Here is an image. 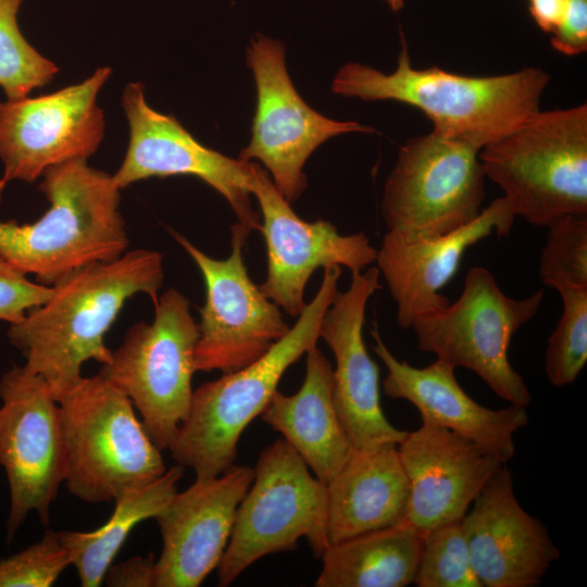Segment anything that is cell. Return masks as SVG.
I'll list each match as a JSON object with an SVG mask.
<instances>
[{
	"instance_id": "obj_1",
	"label": "cell",
	"mask_w": 587,
	"mask_h": 587,
	"mask_svg": "<svg viewBox=\"0 0 587 587\" xmlns=\"http://www.w3.org/2000/svg\"><path fill=\"white\" fill-rule=\"evenodd\" d=\"M163 279V255L155 250L135 249L91 263L51 286L50 298L11 324L8 338L59 401L83 378L85 362L111 361L104 336L126 301L146 294L154 304Z\"/></svg>"
},
{
	"instance_id": "obj_2",
	"label": "cell",
	"mask_w": 587,
	"mask_h": 587,
	"mask_svg": "<svg viewBox=\"0 0 587 587\" xmlns=\"http://www.w3.org/2000/svg\"><path fill=\"white\" fill-rule=\"evenodd\" d=\"M549 83L550 75L536 66L490 76L462 75L437 66L415 68L402 36L394 72L347 63L335 75L332 92L414 107L432 122V130L482 149L538 112Z\"/></svg>"
},
{
	"instance_id": "obj_3",
	"label": "cell",
	"mask_w": 587,
	"mask_h": 587,
	"mask_svg": "<svg viewBox=\"0 0 587 587\" xmlns=\"http://www.w3.org/2000/svg\"><path fill=\"white\" fill-rule=\"evenodd\" d=\"M39 189L50 203L33 223L0 220V255L37 283L53 286L72 272L112 261L129 246L113 177L85 160L52 166Z\"/></svg>"
},
{
	"instance_id": "obj_4",
	"label": "cell",
	"mask_w": 587,
	"mask_h": 587,
	"mask_svg": "<svg viewBox=\"0 0 587 587\" xmlns=\"http://www.w3.org/2000/svg\"><path fill=\"white\" fill-rule=\"evenodd\" d=\"M340 276V266L324 268L316 295L285 336L254 362L193 391L188 413L167 449L178 465L195 472L196 479L216 477L235 464L246 427L262 414L288 367L317 345Z\"/></svg>"
},
{
	"instance_id": "obj_5",
	"label": "cell",
	"mask_w": 587,
	"mask_h": 587,
	"mask_svg": "<svg viewBox=\"0 0 587 587\" xmlns=\"http://www.w3.org/2000/svg\"><path fill=\"white\" fill-rule=\"evenodd\" d=\"M479 160L513 214L529 224L587 214V104L539 110L483 147Z\"/></svg>"
},
{
	"instance_id": "obj_6",
	"label": "cell",
	"mask_w": 587,
	"mask_h": 587,
	"mask_svg": "<svg viewBox=\"0 0 587 587\" xmlns=\"http://www.w3.org/2000/svg\"><path fill=\"white\" fill-rule=\"evenodd\" d=\"M58 402L73 496L88 503L114 501L166 471L130 399L99 373L83 377Z\"/></svg>"
},
{
	"instance_id": "obj_7",
	"label": "cell",
	"mask_w": 587,
	"mask_h": 587,
	"mask_svg": "<svg viewBox=\"0 0 587 587\" xmlns=\"http://www.w3.org/2000/svg\"><path fill=\"white\" fill-rule=\"evenodd\" d=\"M253 471L217 566L221 587L261 558L296 549L302 537L316 558L329 545L326 486L284 439L260 452Z\"/></svg>"
},
{
	"instance_id": "obj_8",
	"label": "cell",
	"mask_w": 587,
	"mask_h": 587,
	"mask_svg": "<svg viewBox=\"0 0 587 587\" xmlns=\"http://www.w3.org/2000/svg\"><path fill=\"white\" fill-rule=\"evenodd\" d=\"M542 299V289L524 299L508 297L489 270L473 266L460 297L416 319L411 328L420 350L454 369L471 370L502 400L526 408L532 396L511 365L508 349L513 335L537 314Z\"/></svg>"
},
{
	"instance_id": "obj_9",
	"label": "cell",
	"mask_w": 587,
	"mask_h": 587,
	"mask_svg": "<svg viewBox=\"0 0 587 587\" xmlns=\"http://www.w3.org/2000/svg\"><path fill=\"white\" fill-rule=\"evenodd\" d=\"M154 308L152 323L133 325L99 374L130 399L163 450L189 410L199 327L190 301L176 289L159 296Z\"/></svg>"
},
{
	"instance_id": "obj_10",
	"label": "cell",
	"mask_w": 587,
	"mask_h": 587,
	"mask_svg": "<svg viewBox=\"0 0 587 587\" xmlns=\"http://www.w3.org/2000/svg\"><path fill=\"white\" fill-rule=\"evenodd\" d=\"M479 151L434 130L407 140L384 186L380 211L388 232L428 238L474 221L486 195Z\"/></svg>"
},
{
	"instance_id": "obj_11",
	"label": "cell",
	"mask_w": 587,
	"mask_h": 587,
	"mask_svg": "<svg viewBox=\"0 0 587 587\" xmlns=\"http://www.w3.org/2000/svg\"><path fill=\"white\" fill-rule=\"evenodd\" d=\"M0 466L7 474L11 541L35 511L42 525L66 477V452L59 402L46 380L25 364L0 378Z\"/></svg>"
},
{
	"instance_id": "obj_12",
	"label": "cell",
	"mask_w": 587,
	"mask_h": 587,
	"mask_svg": "<svg viewBox=\"0 0 587 587\" xmlns=\"http://www.w3.org/2000/svg\"><path fill=\"white\" fill-rule=\"evenodd\" d=\"M232 251L226 259L205 254L186 237L171 230L202 274L205 301L199 308L196 371H237L266 353L289 330L279 307L248 275L243 247L250 235L232 225Z\"/></svg>"
},
{
	"instance_id": "obj_13",
	"label": "cell",
	"mask_w": 587,
	"mask_h": 587,
	"mask_svg": "<svg viewBox=\"0 0 587 587\" xmlns=\"http://www.w3.org/2000/svg\"><path fill=\"white\" fill-rule=\"evenodd\" d=\"M247 64L257 86V108L243 161L259 160L282 193L295 202L307 187L303 166L327 139L348 133H373L370 126L326 117L300 97L287 72L285 47L258 34L247 49Z\"/></svg>"
},
{
	"instance_id": "obj_14",
	"label": "cell",
	"mask_w": 587,
	"mask_h": 587,
	"mask_svg": "<svg viewBox=\"0 0 587 587\" xmlns=\"http://www.w3.org/2000/svg\"><path fill=\"white\" fill-rule=\"evenodd\" d=\"M111 68L52 93L0 101V197L12 180L35 182L55 165L87 160L104 135L97 96Z\"/></svg>"
},
{
	"instance_id": "obj_15",
	"label": "cell",
	"mask_w": 587,
	"mask_h": 587,
	"mask_svg": "<svg viewBox=\"0 0 587 587\" xmlns=\"http://www.w3.org/2000/svg\"><path fill=\"white\" fill-rule=\"evenodd\" d=\"M122 104L130 133L123 163L112 175L120 189L150 177L195 176L227 200L247 232L259 230L250 201L252 161L232 159L199 142L173 115L149 107L140 83L125 87Z\"/></svg>"
},
{
	"instance_id": "obj_16",
	"label": "cell",
	"mask_w": 587,
	"mask_h": 587,
	"mask_svg": "<svg viewBox=\"0 0 587 587\" xmlns=\"http://www.w3.org/2000/svg\"><path fill=\"white\" fill-rule=\"evenodd\" d=\"M250 191L257 198L267 255L263 294L291 316L304 307V290L315 270L346 266L363 271L375 262L377 250L363 233L341 235L328 221L307 222L291 209L270 174L251 162Z\"/></svg>"
},
{
	"instance_id": "obj_17",
	"label": "cell",
	"mask_w": 587,
	"mask_h": 587,
	"mask_svg": "<svg viewBox=\"0 0 587 587\" xmlns=\"http://www.w3.org/2000/svg\"><path fill=\"white\" fill-rule=\"evenodd\" d=\"M253 476V469L234 464L174 495L154 517L162 536L155 587H198L217 569Z\"/></svg>"
},
{
	"instance_id": "obj_18",
	"label": "cell",
	"mask_w": 587,
	"mask_h": 587,
	"mask_svg": "<svg viewBox=\"0 0 587 587\" xmlns=\"http://www.w3.org/2000/svg\"><path fill=\"white\" fill-rule=\"evenodd\" d=\"M347 290L337 291L321 326V338L334 353V402L353 446L364 449L384 442L399 445L408 432L396 428L380 405L379 370L370 357L363 326L370 298L382 288L379 271L351 272Z\"/></svg>"
},
{
	"instance_id": "obj_19",
	"label": "cell",
	"mask_w": 587,
	"mask_h": 587,
	"mask_svg": "<svg viewBox=\"0 0 587 587\" xmlns=\"http://www.w3.org/2000/svg\"><path fill=\"white\" fill-rule=\"evenodd\" d=\"M461 523L473 570L483 587H535L560 557L547 527L517 501L501 464Z\"/></svg>"
},
{
	"instance_id": "obj_20",
	"label": "cell",
	"mask_w": 587,
	"mask_h": 587,
	"mask_svg": "<svg viewBox=\"0 0 587 587\" xmlns=\"http://www.w3.org/2000/svg\"><path fill=\"white\" fill-rule=\"evenodd\" d=\"M409 483L405 520L422 536L461 521L501 463L494 454L447 428L422 423L398 445Z\"/></svg>"
},
{
	"instance_id": "obj_21",
	"label": "cell",
	"mask_w": 587,
	"mask_h": 587,
	"mask_svg": "<svg viewBox=\"0 0 587 587\" xmlns=\"http://www.w3.org/2000/svg\"><path fill=\"white\" fill-rule=\"evenodd\" d=\"M515 215L503 197L492 200L471 223L448 234L405 238L387 232L376 260L404 329L450 301L440 290L454 276L466 249L496 233L507 236Z\"/></svg>"
},
{
	"instance_id": "obj_22",
	"label": "cell",
	"mask_w": 587,
	"mask_h": 587,
	"mask_svg": "<svg viewBox=\"0 0 587 587\" xmlns=\"http://www.w3.org/2000/svg\"><path fill=\"white\" fill-rule=\"evenodd\" d=\"M373 350L387 369L384 394L411 402L423 423L447 428L469 438L507 463L515 453L514 434L527 425L526 408L509 404L494 410L486 408L459 385L454 367L437 360L425 367H415L398 360L387 348L377 329L371 332Z\"/></svg>"
},
{
	"instance_id": "obj_23",
	"label": "cell",
	"mask_w": 587,
	"mask_h": 587,
	"mask_svg": "<svg viewBox=\"0 0 587 587\" xmlns=\"http://www.w3.org/2000/svg\"><path fill=\"white\" fill-rule=\"evenodd\" d=\"M325 486L329 544L405 520L409 483L397 444L354 449Z\"/></svg>"
},
{
	"instance_id": "obj_24",
	"label": "cell",
	"mask_w": 587,
	"mask_h": 587,
	"mask_svg": "<svg viewBox=\"0 0 587 587\" xmlns=\"http://www.w3.org/2000/svg\"><path fill=\"white\" fill-rule=\"evenodd\" d=\"M305 354L300 389L290 396L277 390L261 417L326 485L354 449L336 411L332 363L316 345Z\"/></svg>"
},
{
	"instance_id": "obj_25",
	"label": "cell",
	"mask_w": 587,
	"mask_h": 587,
	"mask_svg": "<svg viewBox=\"0 0 587 587\" xmlns=\"http://www.w3.org/2000/svg\"><path fill=\"white\" fill-rule=\"evenodd\" d=\"M423 536L407 522L370 530L324 550L316 587H404L414 583Z\"/></svg>"
},
{
	"instance_id": "obj_26",
	"label": "cell",
	"mask_w": 587,
	"mask_h": 587,
	"mask_svg": "<svg viewBox=\"0 0 587 587\" xmlns=\"http://www.w3.org/2000/svg\"><path fill=\"white\" fill-rule=\"evenodd\" d=\"M183 475L184 467L177 464L151 483L125 491L114 500L110 519L97 529L57 532L83 587L103 583L129 533L140 522L154 519L168 504Z\"/></svg>"
},
{
	"instance_id": "obj_27",
	"label": "cell",
	"mask_w": 587,
	"mask_h": 587,
	"mask_svg": "<svg viewBox=\"0 0 587 587\" xmlns=\"http://www.w3.org/2000/svg\"><path fill=\"white\" fill-rule=\"evenodd\" d=\"M23 0H0V87L8 99L49 84L58 66L28 43L17 25Z\"/></svg>"
},
{
	"instance_id": "obj_28",
	"label": "cell",
	"mask_w": 587,
	"mask_h": 587,
	"mask_svg": "<svg viewBox=\"0 0 587 587\" xmlns=\"http://www.w3.org/2000/svg\"><path fill=\"white\" fill-rule=\"evenodd\" d=\"M562 314L548 338L545 372L557 387L573 384L587 362V288L560 291Z\"/></svg>"
},
{
	"instance_id": "obj_29",
	"label": "cell",
	"mask_w": 587,
	"mask_h": 587,
	"mask_svg": "<svg viewBox=\"0 0 587 587\" xmlns=\"http://www.w3.org/2000/svg\"><path fill=\"white\" fill-rule=\"evenodd\" d=\"M414 583L419 587H483L472 566L461 521L423 536Z\"/></svg>"
},
{
	"instance_id": "obj_30",
	"label": "cell",
	"mask_w": 587,
	"mask_h": 587,
	"mask_svg": "<svg viewBox=\"0 0 587 587\" xmlns=\"http://www.w3.org/2000/svg\"><path fill=\"white\" fill-rule=\"evenodd\" d=\"M548 228L539 259V278L558 291L587 288V214H569Z\"/></svg>"
},
{
	"instance_id": "obj_31",
	"label": "cell",
	"mask_w": 587,
	"mask_h": 587,
	"mask_svg": "<svg viewBox=\"0 0 587 587\" xmlns=\"http://www.w3.org/2000/svg\"><path fill=\"white\" fill-rule=\"evenodd\" d=\"M68 565L58 533L48 528L39 541L0 560V587H50Z\"/></svg>"
},
{
	"instance_id": "obj_32",
	"label": "cell",
	"mask_w": 587,
	"mask_h": 587,
	"mask_svg": "<svg viewBox=\"0 0 587 587\" xmlns=\"http://www.w3.org/2000/svg\"><path fill=\"white\" fill-rule=\"evenodd\" d=\"M52 287L33 283L0 255V321L21 322L27 312L45 303Z\"/></svg>"
},
{
	"instance_id": "obj_33",
	"label": "cell",
	"mask_w": 587,
	"mask_h": 587,
	"mask_svg": "<svg viewBox=\"0 0 587 587\" xmlns=\"http://www.w3.org/2000/svg\"><path fill=\"white\" fill-rule=\"evenodd\" d=\"M550 41L557 51L567 57L587 50V0H567L563 18Z\"/></svg>"
},
{
	"instance_id": "obj_34",
	"label": "cell",
	"mask_w": 587,
	"mask_h": 587,
	"mask_svg": "<svg viewBox=\"0 0 587 587\" xmlns=\"http://www.w3.org/2000/svg\"><path fill=\"white\" fill-rule=\"evenodd\" d=\"M103 583L110 587H155V560L152 554L136 555L111 564Z\"/></svg>"
},
{
	"instance_id": "obj_35",
	"label": "cell",
	"mask_w": 587,
	"mask_h": 587,
	"mask_svg": "<svg viewBox=\"0 0 587 587\" xmlns=\"http://www.w3.org/2000/svg\"><path fill=\"white\" fill-rule=\"evenodd\" d=\"M528 10L536 25L552 34L561 23L567 0H527Z\"/></svg>"
},
{
	"instance_id": "obj_36",
	"label": "cell",
	"mask_w": 587,
	"mask_h": 587,
	"mask_svg": "<svg viewBox=\"0 0 587 587\" xmlns=\"http://www.w3.org/2000/svg\"><path fill=\"white\" fill-rule=\"evenodd\" d=\"M392 12H399L403 9L407 0H384Z\"/></svg>"
}]
</instances>
